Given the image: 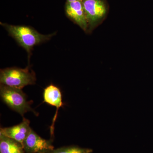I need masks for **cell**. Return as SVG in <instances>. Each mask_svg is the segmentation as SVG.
I'll return each mask as SVG.
<instances>
[{
	"mask_svg": "<svg viewBox=\"0 0 153 153\" xmlns=\"http://www.w3.org/2000/svg\"><path fill=\"white\" fill-rule=\"evenodd\" d=\"M0 24L7 31L9 36L27 51L29 61L34 47L49 41L56 33L43 35L29 26L10 25L1 22Z\"/></svg>",
	"mask_w": 153,
	"mask_h": 153,
	"instance_id": "6da1fadb",
	"label": "cell"
},
{
	"mask_svg": "<svg viewBox=\"0 0 153 153\" xmlns=\"http://www.w3.org/2000/svg\"><path fill=\"white\" fill-rule=\"evenodd\" d=\"M36 74L29 66L25 68L11 67L1 69V84L22 89L28 85L36 83Z\"/></svg>",
	"mask_w": 153,
	"mask_h": 153,
	"instance_id": "7a4b0ae2",
	"label": "cell"
},
{
	"mask_svg": "<svg viewBox=\"0 0 153 153\" xmlns=\"http://www.w3.org/2000/svg\"><path fill=\"white\" fill-rule=\"evenodd\" d=\"M0 95L2 101L8 106L22 116L28 111H32L36 114L22 89L1 84Z\"/></svg>",
	"mask_w": 153,
	"mask_h": 153,
	"instance_id": "3957f363",
	"label": "cell"
},
{
	"mask_svg": "<svg viewBox=\"0 0 153 153\" xmlns=\"http://www.w3.org/2000/svg\"><path fill=\"white\" fill-rule=\"evenodd\" d=\"M88 25L91 31L104 18L106 10L103 0H82Z\"/></svg>",
	"mask_w": 153,
	"mask_h": 153,
	"instance_id": "277c9868",
	"label": "cell"
},
{
	"mask_svg": "<svg viewBox=\"0 0 153 153\" xmlns=\"http://www.w3.org/2000/svg\"><path fill=\"white\" fill-rule=\"evenodd\" d=\"M22 145L27 153H48L54 150V146L50 140L42 138L33 129Z\"/></svg>",
	"mask_w": 153,
	"mask_h": 153,
	"instance_id": "5b68a950",
	"label": "cell"
},
{
	"mask_svg": "<svg viewBox=\"0 0 153 153\" xmlns=\"http://www.w3.org/2000/svg\"><path fill=\"white\" fill-rule=\"evenodd\" d=\"M65 11L66 16L85 32L88 31V25L82 0L67 2Z\"/></svg>",
	"mask_w": 153,
	"mask_h": 153,
	"instance_id": "8992f818",
	"label": "cell"
},
{
	"mask_svg": "<svg viewBox=\"0 0 153 153\" xmlns=\"http://www.w3.org/2000/svg\"><path fill=\"white\" fill-rule=\"evenodd\" d=\"M44 101L56 108V113L52 120V124L50 126V134L51 137H53L54 132V126L57 118L58 110L63 106L62 94L60 89L53 84L49 85L44 89L43 93Z\"/></svg>",
	"mask_w": 153,
	"mask_h": 153,
	"instance_id": "52a82bcc",
	"label": "cell"
},
{
	"mask_svg": "<svg viewBox=\"0 0 153 153\" xmlns=\"http://www.w3.org/2000/svg\"><path fill=\"white\" fill-rule=\"evenodd\" d=\"M30 121L23 118L22 122L17 125L1 128L0 134L15 140L22 144L32 129L30 128Z\"/></svg>",
	"mask_w": 153,
	"mask_h": 153,
	"instance_id": "ba28073f",
	"label": "cell"
},
{
	"mask_svg": "<svg viewBox=\"0 0 153 153\" xmlns=\"http://www.w3.org/2000/svg\"><path fill=\"white\" fill-rule=\"evenodd\" d=\"M25 152L21 143L0 134V153H25Z\"/></svg>",
	"mask_w": 153,
	"mask_h": 153,
	"instance_id": "9c48e42d",
	"label": "cell"
},
{
	"mask_svg": "<svg viewBox=\"0 0 153 153\" xmlns=\"http://www.w3.org/2000/svg\"><path fill=\"white\" fill-rule=\"evenodd\" d=\"M92 152V150L91 149L72 146L59 148L48 153H91Z\"/></svg>",
	"mask_w": 153,
	"mask_h": 153,
	"instance_id": "30bf717a",
	"label": "cell"
},
{
	"mask_svg": "<svg viewBox=\"0 0 153 153\" xmlns=\"http://www.w3.org/2000/svg\"><path fill=\"white\" fill-rule=\"evenodd\" d=\"M67 2H72L76 1L79 0H67Z\"/></svg>",
	"mask_w": 153,
	"mask_h": 153,
	"instance_id": "8fae6325",
	"label": "cell"
}]
</instances>
